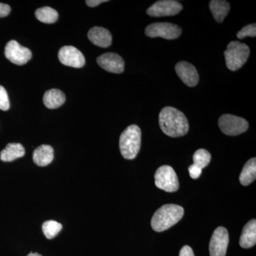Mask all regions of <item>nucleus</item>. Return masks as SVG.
<instances>
[{
    "instance_id": "nucleus-1",
    "label": "nucleus",
    "mask_w": 256,
    "mask_h": 256,
    "mask_svg": "<svg viewBox=\"0 0 256 256\" xmlns=\"http://www.w3.org/2000/svg\"><path fill=\"white\" fill-rule=\"evenodd\" d=\"M159 122L162 131L170 137H182L188 131V118L175 108H164L160 112Z\"/></svg>"
},
{
    "instance_id": "nucleus-2",
    "label": "nucleus",
    "mask_w": 256,
    "mask_h": 256,
    "mask_svg": "<svg viewBox=\"0 0 256 256\" xmlns=\"http://www.w3.org/2000/svg\"><path fill=\"white\" fill-rule=\"evenodd\" d=\"M184 210L176 204L164 205L156 210L151 220L152 228L156 232H162L178 224L182 218Z\"/></svg>"
},
{
    "instance_id": "nucleus-3",
    "label": "nucleus",
    "mask_w": 256,
    "mask_h": 256,
    "mask_svg": "<svg viewBox=\"0 0 256 256\" xmlns=\"http://www.w3.org/2000/svg\"><path fill=\"white\" fill-rule=\"evenodd\" d=\"M119 144L121 154L124 159H134L140 150V128L136 124H131L126 128L120 137Z\"/></svg>"
},
{
    "instance_id": "nucleus-4",
    "label": "nucleus",
    "mask_w": 256,
    "mask_h": 256,
    "mask_svg": "<svg viewBox=\"0 0 256 256\" xmlns=\"http://www.w3.org/2000/svg\"><path fill=\"white\" fill-rule=\"evenodd\" d=\"M249 54L250 50L245 44L239 42H230L224 52L227 67L232 72L238 70L246 62Z\"/></svg>"
},
{
    "instance_id": "nucleus-5",
    "label": "nucleus",
    "mask_w": 256,
    "mask_h": 256,
    "mask_svg": "<svg viewBox=\"0 0 256 256\" xmlns=\"http://www.w3.org/2000/svg\"><path fill=\"white\" fill-rule=\"evenodd\" d=\"M154 178L156 188L165 192H174L180 188L178 175L174 169L168 165L158 168L154 174Z\"/></svg>"
},
{
    "instance_id": "nucleus-6",
    "label": "nucleus",
    "mask_w": 256,
    "mask_h": 256,
    "mask_svg": "<svg viewBox=\"0 0 256 256\" xmlns=\"http://www.w3.org/2000/svg\"><path fill=\"white\" fill-rule=\"evenodd\" d=\"M218 126L226 136H236L247 131L248 122L246 120L238 116L225 114L220 116L218 120Z\"/></svg>"
},
{
    "instance_id": "nucleus-7",
    "label": "nucleus",
    "mask_w": 256,
    "mask_h": 256,
    "mask_svg": "<svg viewBox=\"0 0 256 256\" xmlns=\"http://www.w3.org/2000/svg\"><path fill=\"white\" fill-rule=\"evenodd\" d=\"M181 34L182 30L180 26L169 22L152 24L146 28V34L151 38L161 37L166 40H175Z\"/></svg>"
},
{
    "instance_id": "nucleus-8",
    "label": "nucleus",
    "mask_w": 256,
    "mask_h": 256,
    "mask_svg": "<svg viewBox=\"0 0 256 256\" xmlns=\"http://www.w3.org/2000/svg\"><path fill=\"white\" fill-rule=\"evenodd\" d=\"M4 55L12 63L18 66L24 65L32 58V52L26 47L21 46L18 42L12 40L5 46Z\"/></svg>"
},
{
    "instance_id": "nucleus-9",
    "label": "nucleus",
    "mask_w": 256,
    "mask_h": 256,
    "mask_svg": "<svg viewBox=\"0 0 256 256\" xmlns=\"http://www.w3.org/2000/svg\"><path fill=\"white\" fill-rule=\"evenodd\" d=\"M183 9L182 5L173 0H162L156 2L146 10V14L153 18L174 16Z\"/></svg>"
},
{
    "instance_id": "nucleus-10",
    "label": "nucleus",
    "mask_w": 256,
    "mask_h": 256,
    "mask_svg": "<svg viewBox=\"0 0 256 256\" xmlns=\"http://www.w3.org/2000/svg\"><path fill=\"white\" fill-rule=\"evenodd\" d=\"M229 242L228 232L224 227L214 230L210 244V256H226Z\"/></svg>"
},
{
    "instance_id": "nucleus-11",
    "label": "nucleus",
    "mask_w": 256,
    "mask_h": 256,
    "mask_svg": "<svg viewBox=\"0 0 256 256\" xmlns=\"http://www.w3.org/2000/svg\"><path fill=\"white\" fill-rule=\"evenodd\" d=\"M58 57L60 63L67 66L78 68L85 65V57L78 48L74 46L62 47L58 52Z\"/></svg>"
},
{
    "instance_id": "nucleus-12",
    "label": "nucleus",
    "mask_w": 256,
    "mask_h": 256,
    "mask_svg": "<svg viewBox=\"0 0 256 256\" xmlns=\"http://www.w3.org/2000/svg\"><path fill=\"white\" fill-rule=\"evenodd\" d=\"M97 63L101 68L110 73L121 74L124 72V60L117 54H104L97 58Z\"/></svg>"
},
{
    "instance_id": "nucleus-13",
    "label": "nucleus",
    "mask_w": 256,
    "mask_h": 256,
    "mask_svg": "<svg viewBox=\"0 0 256 256\" xmlns=\"http://www.w3.org/2000/svg\"><path fill=\"white\" fill-rule=\"evenodd\" d=\"M178 76L188 87H194L198 84V74L196 68L186 62H180L175 66Z\"/></svg>"
},
{
    "instance_id": "nucleus-14",
    "label": "nucleus",
    "mask_w": 256,
    "mask_h": 256,
    "mask_svg": "<svg viewBox=\"0 0 256 256\" xmlns=\"http://www.w3.org/2000/svg\"><path fill=\"white\" fill-rule=\"evenodd\" d=\"M89 40L96 46L107 48L112 43V35L108 30L100 26H95L89 30L88 33Z\"/></svg>"
},
{
    "instance_id": "nucleus-15",
    "label": "nucleus",
    "mask_w": 256,
    "mask_h": 256,
    "mask_svg": "<svg viewBox=\"0 0 256 256\" xmlns=\"http://www.w3.org/2000/svg\"><path fill=\"white\" fill-rule=\"evenodd\" d=\"M54 149L48 144H42L38 146L33 154V160L35 164L40 166H47L53 161Z\"/></svg>"
},
{
    "instance_id": "nucleus-16",
    "label": "nucleus",
    "mask_w": 256,
    "mask_h": 256,
    "mask_svg": "<svg viewBox=\"0 0 256 256\" xmlns=\"http://www.w3.org/2000/svg\"><path fill=\"white\" fill-rule=\"evenodd\" d=\"M256 244V220H250L242 229L240 238V246L244 248H249Z\"/></svg>"
},
{
    "instance_id": "nucleus-17",
    "label": "nucleus",
    "mask_w": 256,
    "mask_h": 256,
    "mask_svg": "<svg viewBox=\"0 0 256 256\" xmlns=\"http://www.w3.org/2000/svg\"><path fill=\"white\" fill-rule=\"evenodd\" d=\"M44 104L50 109H56L60 107L66 101L65 94L58 89H50L47 90L43 98Z\"/></svg>"
},
{
    "instance_id": "nucleus-18",
    "label": "nucleus",
    "mask_w": 256,
    "mask_h": 256,
    "mask_svg": "<svg viewBox=\"0 0 256 256\" xmlns=\"http://www.w3.org/2000/svg\"><path fill=\"white\" fill-rule=\"evenodd\" d=\"M25 154V150L20 143H10L0 153V159L3 162H12L22 158Z\"/></svg>"
},
{
    "instance_id": "nucleus-19",
    "label": "nucleus",
    "mask_w": 256,
    "mask_h": 256,
    "mask_svg": "<svg viewBox=\"0 0 256 256\" xmlns=\"http://www.w3.org/2000/svg\"><path fill=\"white\" fill-rule=\"evenodd\" d=\"M210 8L214 18L218 23L224 21L230 11V4L228 2L223 0H212L210 2Z\"/></svg>"
},
{
    "instance_id": "nucleus-20",
    "label": "nucleus",
    "mask_w": 256,
    "mask_h": 256,
    "mask_svg": "<svg viewBox=\"0 0 256 256\" xmlns=\"http://www.w3.org/2000/svg\"><path fill=\"white\" fill-rule=\"evenodd\" d=\"M256 178V159L252 158L246 163L240 174V182L244 186H248Z\"/></svg>"
},
{
    "instance_id": "nucleus-21",
    "label": "nucleus",
    "mask_w": 256,
    "mask_h": 256,
    "mask_svg": "<svg viewBox=\"0 0 256 256\" xmlns=\"http://www.w3.org/2000/svg\"><path fill=\"white\" fill-rule=\"evenodd\" d=\"M35 16L38 21L43 23L53 24L58 20V14L55 10L50 6L40 8L35 12Z\"/></svg>"
},
{
    "instance_id": "nucleus-22",
    "label": "nucleus",
    "mask_w": 256,
    "mask_h": 256,
    "mask_svg": "<svg viewBox=\"0 0 256 256\" xmlns=\"http://www.w3.org/2000/svg\"><path fill=\"white\" fill-rule=\"evenodd\" d=\"M62 228L63 226L62 224L54 220H47L42 225L44 234L48 239H52L56 236Z\"/></svg>"
},
{
    "instance_id": "nucleus-23",
    "label": "nucleus",
    "mask_w": 256,
    "mask_h": 256,
    "mask_svg": "<svg viewBox=\"0 0 256 256\" xmlns=\"http://www.w3.org/2000/svg\"><path fill=\"white\" fill-rule=\"evenodd\" d=\"M212 156L204 149H200L196 151L193 156L194 165L198 169H203L210 164Z\"/></svg>"
},
{
    "instance_id": "nucleus-24",
    "label": "nucleus",
    "mask_w": 256,
    "mask_h": 256,
    "mask_svg": "<svg viewBox=\"0 0 256 256\" xmlns=\"http://www.w3.org/2000/svg\"><path fill=\"white\" fill-rule=\"evenodd\" d=\"M256 24L247 25L238 32L237 34V37L240 40L245 38L246 36L256 37Z\"/></svg>"
},
{
    "instance_id": "nucleus-25",
    "label": "nucleus",
    "mask_w": 256,
    "mask_h": 256,
    "mask_svg": "<svg viewBox=\"0 0 256 256\" xmlns=\"http://www.w3.org/2000/svg\"><path fill=\"white\" fill-rule=\"evenodd\" d=\"M10 100L8 92L4 87L0 86V110H8L10 109Z\"/></svg>"
},
{
    "instance_id": "nucleus-26",
    "label": "nucleus",
    "mask_w": 256,
    "mask_h": 256,
    "mask_svg": "<svg viewBox=\"0 0 256 256\" xmlns=\"http://www.w3.org/2000/svg\"><path fill=\"white\" fill-rule=\"evenodd\" d=\"M188 172H190V176L194 180H196L201 176L202 170L198 169L196 166L194 164H192L191 166L188 168Z\"/></svg>"
},
{
    "instance_id": "nucleus-27",
    "label": "nucleus",
    "mask_w": 256,
    "mask_h": 256,
    "mask_svg": "<svg viewBox=\"0 0 256 256\" xmlns=\"http://www.w3.org/2000/svg\"><path fill=\"white\" fill-rule=\"evenodd\" d=\"M11 12L10 5L0 3V18H5L9 15Z\"/></svg>"
},
{
    "instance_id": "nucleus-28",
    "label": "nucleus",
    "mask_w": 256,
    "mask_h": 256,
    "mask_svg": "<svg viewBox=\"0 0 256 256\" xmlns=\"http://www.w3.org/2000/svg\"><path fill=\"white\" fill-rule=\"evenodd\" d=\"M180 256H195L192 248L188 246H185L181 249L180 252Z\"/></svg>"
},
{
    "instance_id": "nucleus-29",
    "label": "nucleus",
    "mask_w": 256,
    "mask_h": 256,
    "mask_svg": "<svg viewBox=\"0 0 256 256\" xmlns=\"http://www.w3.org/2000/svg\"><path fill=\"white\" fill-rule=\"evenodd\" d=\"M107 0H88L86 2L88 6H90V8H95L98 5L100 4L101 3L107 2Z\"/></svg>"
},
{
    "instance_id": "nucleus-30",
    "label": "nucleus",
    "mask_w": 256,
    "mask_h": 256,
    "mask_svg": "<svg viewBox=\"0 0 256 256\" xmlns=\"http://www.w3.org/2000/svg\"><path fill=\"white\" fill-rule=\"evenodd\" d=\"M28 256H42L40 254H37V252H30Z\"/></svg>"
}]
</instances>
